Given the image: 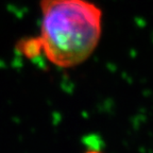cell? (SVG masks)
Returning <instances> with one entry per match:
<instances>
[{"instance_id": "obj_1", "label": "cell", "mask_w": 153, "mask_h": 153, "mask_svg": "<svg viewBox=\"0 0 153 153\" xmlns=\"http://www.w3.org/2000/svg\"><path fill=\"white\" fill-rule=\"evenodd\" d=\"M39 41L53 65L71 68L82 64L98 46L102 13L86 0H42Z\"/></svg>"}, {"instance_id": "obj_2", "label": "cell", "mask_w": 153, "mask_h": 153, "mask_svg": "<svg viewBox=\"0 0 153 153\" xmlns=\"http://www.w3.org/2000/svg\"><path fill=\"white\" fill-rule=\"evenodd\" d=\"M20 51L28 59H35L43 53V46L39 38H29L20 43Z\"/></svg>"}, {"instance_id": "obj_3", "label": "cell", "mask_w": 153, "mask_h": 153, "mask_svg": "<svg viewBox=\"0 0 153 153\" xmlns=\"http://www.w3.org/2000/svg\"><path fill=\"white\" fill-rule=\"evenodd\" d=\"M86 153H101V152H99V151H97V150H91V151H87Z\"/></svg>"}]
</instances>
